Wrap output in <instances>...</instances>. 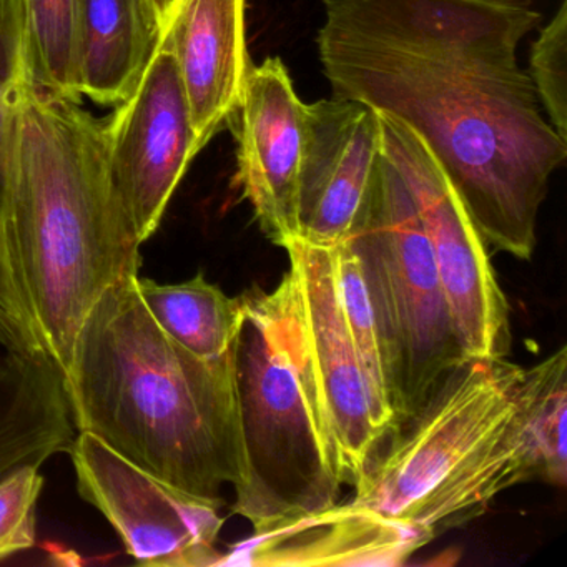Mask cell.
<instances>
[{"mask_svg": "<svg viewBox=\"0 0 567 567\" xmlns=\"http://www.w3.org/2000/svg\"><path fill=\"white\" fill-rule=\"evenodd\" d=\"M567 2L543 29L530 51V81L550 125L567 141Z\"/></svg>", "mask_w": 567, "mask_h": 567, "instance_id": "cell-22", "label": "cell"}, {"mask_svg": "<svg viewBox=\"0 0 567 567\" xmlns=\"http://www.w3.org/2000/svg\"><path fill=\"white\" fill-rule=\"evenodd\" d=\"M158 8H161L162 16L167 14L168 9H171V6L174 4V0H157Z\"/></svg>", "mask_w": 567, "mask_h": 567, "instance_id": "cell-24", "label": "cell"}, {"mask_svg": "<svg viewBox=\"0 0 567 567\" xmlns=\"http://www.w3.org/2000/svg\"><path fill=\"white\" fill-rule=\"evenodd\" d=\"M104 132L115 190L135 238L145 244L198 155L187 95L164 42L131 97L104 121Z\"/></svg>", "mask_w": 567, "mask_h": 567, "instance_id": "cell-10", "label": "cell"}, {"mask_svg": "<svg viewBox=\"0 0 567 567\" xmlns=\"http://www.w3.org/2000/svg\"><path fill=\"white\" fill-rule=\"evenodd\" d=\"M157 0H82L81 95L115 105L131 97L162 41Z\"/></svg>", "mask_w": 567, "mask_h": 567, "instance_id": "cell-17", "label": "cell"}, {"mask_svg": "<svg viewBox=\"0 0 567 567\" xmlns=\"http://www.w3.org/2000/svg\"><path fill=\"white\" fill-rule=\"evenodd\" d=\"M284 250L290 268L275 290L297 333L344 484L353 486L383 437L371 416L367 381L338 300L333 248L298 237Z\"/></svg>", "mask_w": 567, "mask_h": 567, "instance_id": "cell-8", "label": "cell"}, {"mask_svg": "<svg viewBox=\"0 0 567 567\" xmlns=\"http://www.w3.org/2000/svg\"><path fill=\"white\" fill-rule=\"evenodd\" d=\"M348 240L363 261L383 334L394 433L470 358L457 340L413 198L384 152Z\"/></svg>", "mask_w": 567, "mask_h": 567, "instance_id": "cell-6", "label": "cell"}, {"mask_svg": "<svg viewBox=\"0 0 567 567\" xmlns=\"http://www.w3.org/2000/svg\"><path fill=\"white\" fill-rule=\"evenodd\" d=\"M539 22L530 0H324L317 35L331 97L413 131L487 245L519 260L567 157L517 61Z\"/></svg>", "mask_w": 567, "mask_h": 567, "instance_id": "cell-1", "label": "cell"}, {"mask_svg": "<svg viewBox=\"0 0 567 567\" xmlns=\"http://www.w3.org/2000/svg\"><path fill=\"white\" fill-rule=\"evenodd\" d=\"M241 301L231 347L240 443L231 511L265 530L333 506L344 480L280 295L254 291Z\"/></svg>", "mask_w": 567, "mask_h": 567, "instance_id": "cell-5", "label": "cell"}, {"mask_svg": "<svg viewBox=\"0 0 567 567\" xmlns=\"http://www.w3.org/2000/svg\"><path fill=\"white\" fill-rule=\"evenodd\" d=\"M434 536L357 504H333L235 544L218 566H401Z\"/></svg>", "mask_w": 567, "mask_h": 567, "instance_id": "cell-14", "label": "cell"}, {"mask_svg": "<svg viewBox=\"0 0 567 567\" xmlns=\"http://www.w3.org/2000/svg\"><path fill=\"white\" fill-rule=\"evenodd\" d=\"M383 157L380 114L347 99L303 104L298 237L333 248L357 228Z\"/></svg>", "mask_w": 567, "mask_h": 567, "instance_id": "cell-11", "label": "cell"}, {"mask_svg": "<svg viewBox=\"0 0 567 567\" xmlns=\"http://www.w3.org/2000/svg\"><path fill=\"white\" fill-rule=\"evenodd\" d=\"M82 0H24L25 54L35 91L82 104Z\"/></svg>", "mask_w": 567, "mask_h": 567, "instance_id": "cell-19", "label": "cell"}, {"mask_svg": "<svg viewBox=\"0 0 567 567\" xmlns=\"http://www.w3.org/2000/svg\"><path fill=\"white\" fill-rule=\"evenodd\" d=\"M567 350L526 368L523 441L530 477L566 486Z\"/></svg>", "mask_w": 567, "mask_h": 567, "instance_id": "cell-21", "label": "cell"}, {"mask_svg": "<svg viewBox=\"0 0 567 567\" xmlns=\"http://www.w3.org/2000/svg\"><path fill=\"white\" fill-rule=\"evenodd\" d=\"M12 235L32 317L64 374L91 308L138 275L142 245L112 181L104 121L31 84L18 112Z\"/></svg>", "mask_w": 567, "mask_h": 567, "instance_id": "cell-3", "label": "cell"}, {"mask_svg": "<svg viewBox=\"0 0 567 567\" xmlns=\"http://www.w3.org/2000/svg\"><path fill=\"white\" fill-rule=\"evenodd\" d=\"M64 377L48 351L0 354V481L74 444Z\"/></svg>", "mask_w": 567, "mask_h": 567, "instance_id": "cell-16", "label": "cell"}, {"mask_svg": "<svg viewBox=\"0 0 567 567\" xmlns=\"http://www.w3.org/2000/svg\"><path fill=\"white\" fill-rule=\"evenodd\" d=\"M235 117L238 187L265 237L285 248L300 234L297 198L303 102L281 59L268 58L251 68Z\"/></svg>", "mask_w": 567, "mask_h": 567, "instance_id": "cell-12", "label": "cell"}, {"mask_svg": "<svg viewBox=\"0 0 567 567\" xmlns=\"http://www.w3.org/2000/svg\"><path fill=\"white\" fill-rule=\"evenodd\" d=\"M79 494L97 507L142 566H218L220 507L184 493L115 453L91 433L71 451Z\"/></svg>", "mask_w": 567, "mask_h": 567, "instance_id": "cell-9", "label": "cell"}, {"mask_svg": "<svg viewBox=\"0 0 567 567\" xmlns=\"http://www.w3.org/2000/svg\"><path fill=\"white\" fill-rule=\"evenodd\" d=\"M29 84L24 0H0V347L16 354L48 351L32 317L12 235L18 112Z\"/></svg>", "mask_w": 567, "mask_h": 567, "instance_id": "cell-15", "label": "cell"}, {"mask_svg": "<svg viewBox=\"0 0 567 567\" xmlns=\"http://www.w3.org/2000/svg\"><path fill=\"white\" fill-rule=\"evenodd\" d=\"M383 152L413 198L430 244L451 320L470 358H504L513 347L509 305L487 241L456 188L413 131L380 114Z\"/></svg>", "mask_w": 567, "mask_h": 567, "instance_id": "cell-7", "label": "cell"}, {"mask_svg": "<svg viewBox=\"0 0 567 567\" xmlns=\"http://www.w3.org/2000/svg\"><path fill=\"white\" fill-rule=\"evenodd\" d=\"M526 368L471 358L390 437L358 477L351 503L430 530L470 523L533 481L523 441Z\"/></svg>", "mask_w": 567, "mask_h": 567, "instance_id": "cell-4", "label": "cell"}, {"mask_svg": "<svg viewBox=\"0 0 567 567\" xmlns=\"http://www.w3.org/2000/svg\"><path fill=\"white\" fill-rule=\"evenodd\" d=\"M38 464H25L0 481V560L35 544L38 501L44 476Z\"/></svg>", "mask_w": 567, "mask_h": 567, "instance_id": "cell-23", "label": "cell"}, {"mask_svg": "<svg viewBox=\"0 0 567 567\" xmlns=\"http://www.w3.org/2000/svg\"><path fill=\"white\" fill-rule=\"evenodd\" d=\"M138 293L155 323L202 358H220L234 347L244 320V301L230 298L198 274L177 285L137 280Z\"/></svg>", "mask_w": 567, "mask_h": 567, "instance_id": "cell-18", "label": "cell"}, {"mask_svg": "<svg viewBox=\"0 0 567 567\" xmlns=\"http://www.w3.org/2000/svg\"><path fill=\"white\" fill-rule=\"evenodd\" d=\"M137 280L109 287L79 330L62 374L72 421L157 480L221 507V487L240 477L231 350L202 358L178 344L148 313Z\"/></svg>", "mask_w": 567, "mask_h": 567, "instance_id": "cell-2", "label": "cell"}, {"mask_svg": "<svg viewBox=\"0 0 567 567\" xmlns=\"http://www.w3.org/2000/svg\"><path fill=\"white\" fill-rule=\"evenodd\" d=\"M162 42L177 64L200 152L234 121L254 68L245 0H174Z\"/></svg>", "mask_w": 567, "mask_h": 567, "instance_id": "cell-13", "label": "cell"}, {"mask_svg": "<svg viewBox=\"0 0 567 567\" xmlns=\"http://www.w3.org/2000/svg\"><path fill=\"white\" fill-rule=\"evenodd\" d=\"M333 261L338 300L367 381L371 416L384 441L393 433L394 426L390 377L383 334L364 277L363 261L350 240L341 241L333 247Z\"/></svg>", "mask_w": 567, "mask_h": 567, "instance_id": "cell-20", "label": "cell"}]
</instances>
